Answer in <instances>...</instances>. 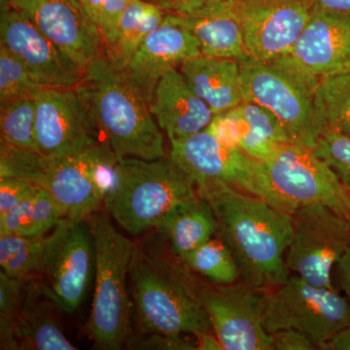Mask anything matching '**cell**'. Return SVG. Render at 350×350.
<instances>
[{
  "instance_id": "obj_13",
  "label": "cell",
  "mask_w": 350,
  "mask_h": 350,
  "mask_svg": "<svg viewBox=\"0 0 350 350\" xmlns=\"http://www.w3.org/2000/svg\"><path fill=\"white\" fill-rule=\"evenodd\" d=\"M268 64L314 94L322 80L350 71V16L314 9L293 47Z\"/></svg>"
},
{
  "instance_id": "obj_19",
  "label": "cell",
  "mask_w": 350,
  "mask_h": 350,
  "mask_svg": "<svg viewBox=\"0 0 350 350\" xmlns=\"http://www.w3.org/2000/svg\"><path fill=\"white\" fill-rule=\"evenodd\" d=\"M202 55L199 43L167 13L162 25L147 36L124 69L150 105L161 78L187 59Z\"/></svg>"
},
{
  "instance_id": "obj_17",
  "label": "cell",
  "mask_w": 350,
  "mask_h": 350,
  "mask_svg": "<svg viewBox=\"0 0 350 350\" xmlns=\"http://www.w3.org/2000/svg\"><path fill=\"white\" fill-rule=\"evenodd\" d=\"M10 5L27 15L83 71L107 55L100 27L79 0H11Z\"/></svg>"
},
{
  "instance_id": "obj_23",
  "label": "cell",
  "mask_w": 350,
  "mask_h": 350,
  "mask_svg": "<svg viewBox=\"0 0 350 350\" xmlns=\"http://www.w3.org/2000/svg\"><path fill=\"white\" fill-rule=\"evenodd\" d=\"M232 4L207 15H174V18L193 34L204 56L241 62L250 57L244 45L241 25L232 10Z\"/></svg>"
},
{
  "instance_id": "obj_39",
  "label": "cell",
  "mask_w": 350,
  "mask_h": 350,
  "mask_svg": "<svg viewBox=\"0 0 350 350\" xmlns=\"http://www.w3.org/2000/svg\"><path fill=\"white\" fill-rule=\"evenodd\" d=\"M133 0H103L100 31L107 43V54L116 42L120 18Z\"/></svg>"
},
{
  "instance_id": "obj_12",
  "label": "cell",
  "mask_w": 350,
  "mask_h": 350,
  "mask_svg": "<svg viewBox=\"0 0 350 350\" xmlns=\"http://www.w3.org/2000/svg\"><path fill=\"white\" fill-rule=\"evenodd\" d=\"M291 216L288 269L310 284L334 289L331 271L350 246V221L323 204L299 206Z\"/></svg>"
},
{
  "instance_id": "obj_21",
  "label": "cell",
  "mask_w": 350,
  "mask_h": 350,
  "mask_svg": "<svg viewBox=\"0 0 350 350\" xmlns=\"http://www.w3.org/2000/svg\"><path fill=\"white\" fill-rule=\"evenodd\" d=\"M150 108L170 142L206 130L214 117L213 110L191 90L177 68L161 78Z\"/></svg>"
},
{
  "instance_id": "obj_6",
  "label": "cell",
  "mask_w": 350,
  "mask_h": 350,
  "mask_svg": "<svg viewBox=\"0 0 350 350\" xmlns=\"http://www.w3.org/2000/svg\"><path fill=\"white\" fill-rule=\"evenodd\" d=\"M130 275L139 333L198 337L213 332L206 312L177 269L160 271L135 247Z\"/></svg>"
},
{
  "instance_id": "obj_28",
  "label": "cell",
  "mask_w": 350,
  "mask_h": 350,
  "mask_svg": "<svg viewBox=\"0 0 350 350\" xmlns=\"http://www.w3.org/2000/svg\"><path fill=\"white\" fill-rule=\"evenodd\" d=\"M47 237L0 236V267L6 275L31 280L43 278L42 257Z\"/></svg>"
},
{
  "instance_id": "obj_18",
  "label": "cell",
  "mask_w": 350,
  "mask_h": 350,
  "mask_svg": "<svg viewBox=\"0 0 350 350\" xmlns=\"http://www.w3.org/2000/svg\"><path fill=\"white\" fill-rule=\"evenodd\" d=\"M0 39V45L24 64L40 86L76 88L81 84L84 71L21 11L10 8L1 12Z\"/></svg>"
},
{
  "instance_id": "obj_36",
  "label": "cell",
  "mask_w": 350,
  "mask_h": 350,
  "mask_svg": "<svg viewBox=\"0 0 350 350\" xmlns=\"http://www.w3.org/2000/svg\"><path fill=\"white\" fill-rule=\"evenodd\" d=\"M125 345L130 349H197V344L183 340L181 336H169L157 333H139L138 335H131Z\"/></svg>"
},
{
  "instance_id": "obj_10",
  "label": "cell",
  "mask_w": 350,
  "mask_h": 350,
  "mask_svg": "<svg viewBox=\"0 0 350 350\" xmlns=\"http://www.w3.org/2000/svg\"><path fill=\"white\" fill-rule=\"evenodd\" d=\"M239 64L244 100L273 112L292 144L314 149L317 140L327 131L314 94L271 64L251 57Z\"/></svg>"
},
{
  "instance_id": "obj_7",
  "label": "cell",
  "mask_w": 350,
  "mask_h": 350,
  "mask_svg": "<svg viewBox=\"0 0 350 350\" xmlns=\"http://www.w3.org/2000/svg\"><path fill=\"white\" fill-rule=\"evenodd\" d=\"M170 158L192 178L196 187L231 186L288 213L271 188L264 163L241 149L223 144L206 130L170 142Z\"/></svg>"
},
{
  "instance_id": "obj_32",
  "label": "cell",
  "mask_w": 350,
  "mask_h": 350,
  "mask_svg": "<svg viewBox=\"0 0 350 350\" xmlns=\"http://www.w3.org/2000/svg\"><path fill=\"white\" fill-rule=\"evenodd\" d=\"M29 280L0 271V349H16L15 326Z\"/></svg>"
},
{
  "instance_id": "obj_47",
  "label": "cell",
  "mask_w": 350,
  "mask_h": 350,
  "mask_svg": "<svg viewBox=\"0 0 350 350\" xmlns=\"http://www.w3.org/2000/svg\"><path fill=\"white\" fill-rule=\"evenodd\" d=\"M11 0H0V8H1V12L8 10L11 8L10 5Z\"/></svg>"
},
{
  "instance_id": "obj_31",
  "label": "cell",
  "mask_w": 350,
  "mask_h": 350,
  "mask_svg": "<svg viewBox=\"0 0 350 350\" xmlns=\"http://www.w3.org/2000/svg\"><path fill=\"white\" fill-rule=\"evenodd\" d=\"M42 89L24 64L0 45V107L22 98H34Z\"/></svg>"
},
{
  "instance_id": "obj_33",
  "label": "cell",
  "mask_w": 350,
  "mask_h": 350,
  "mask_svg": "<svg viewBox=\"0 0 350 350\" xmlns=\"http://www.w3.org/2000/svg\"><path fill=\"white\" fill-rule=\"evenodd\" d=\"M313 150L350 190V138L338 131L327 130Z\"/></svg>"
},
{
  "instance_id": "obj_34",
  "label": "cell",
  "mask_w": 350,
  "mask_h": 350,
  "mask_svg": "<svg viewBox=\"0 0 350 350\" xmlns=\"http://www.w3.org/2000/svg\"><path fill=\"white\" fill-rule=\"evenodd\" d=\"M232 109L250 130L278 144H292L280 120L266 107L252 101L243 100Z\"/></svg>"
},
{
  "instance_id": "obj_15",
  "label": "cell",
  "mask_w": 350,
  "mask_h": 350,
  "mask_svg": "<svg viewBox=\"0 0 350 350\" xmlns=\"http://www.w3.org/2000/svg\"><path fill=\"white\" fill-rule=\"evenodd\" d=\"M310 0H234L248 57L269 63L289 52L312 18Z\"/></svg>"
},
{
  "instance_id": "obj_16",
  "label": "cell",
  "mask_w": 350,
  "mask_h": 350,
  "mask_svg": "<svg viewBox=\"0 0 350 350\" xmlns=\"http://www.w3.org/2000/svg\"><path fill=\"white\" fill-rule=\"evenodd\" d=\"M94 264V239L87 219H62L46 239L42 275L66 313L81 305Z\"/></svg>"
},
{
  "instance_id": "obj_29",
  "label": "cell",
  "mask_w": 350,
  "mask_h": 350,
  "mask_svg": "<svg viewBox=\"0 0 350 350\" xmlns=\"http://www.w3.org/2000/svg\"><path fill=\"white\" fill-rule=\"evenodd\" d=\"M314 98L327 130L350 138V71L322 80L315 90Z\"/></svg>"
},
{
  "instance_id": "obj_26",
  "label": "cell",
  "mask_w": 350,
  "mask_h": 350,
  "mask_svg": "<svg viewBox=\"0 0 350 350\" xmlns=\"http://www.w3.org/2000/svg\"><path fill=\"white\" fill-rule=\"evenodd\" d=\"M167 14L144 0L131 1L120 18L116 42L107 54L113 63L125 69L147 36L162 25Z\"/></svg>"
},
{
  "instance_id": "obj_11",
  "label": "cell",
  "mask_w": 350,
  "mask_h": 350,
  "mask_svg": "<svg viewBox=\"0 0 350 350\" xmlns=\"http://www.w3.org/2000/svg\"><path fill=\"white\" fill-rule=\"evenodd\" d=\"M262 163L273 192L290 215L299 206L323 204L350 221L349 189L313 149L280 144Z\"/></svg>"
},
{
  "instance_id": "obj_22",
  "label": "cell",
  "mask_w": 350,
  "mask_h": 350,
  "mask_svg": "<svg viewBox=\"0 0 350 350\" xmlns=\"http://www.w3.org/2000/svg\"><path fill=\"white\" fill-rule=\"evenodd\" d=\"M179 71L188 86L214 115L232 109L244 100L241 64L237 59L200 55L184 62Z\"/></svg>"
},
{
  "instance_id": "obj_38",
  "label": "cell",
  "mask_w": 350,
  "mask_h": 350,
  "mask_svg": "<svg viewBox=\"0 0 350 350\" xmlns=\"http://www.w3.org/2000/svg\"><path fill=\"white\" fill-rule=\"evenodd\" d=\"M38 187L23 177L0 178V214L5 213Z\"/></svg>"
},
{
  "instance_id": "obj_2",
  "label": "cell",
  "mask_w": 350,
  "mask_h": 350,
  "mask_svg": "<svg viewBox=\"0 0 350 350\" xmlns=\"http://www.w3.org/2000/svg\"><path fill=\"white\" fill-rule=\"evenodd\" d=\"M76 89L118 161L165 157L163 131L150 105L108 55L85 68L81 84Z\"/></svg>"
},
{
  "instance_id": "obj_35",
  "label": "cell",
  "mask_w": 350,
  "mask_h": 350,
  "mask_svg": "<svg viewBox=\"0 0 350 350\" xmlns=\"http://www.w3.org/2000/svg\"><path fill=\"white\" fill-rule=\"evenodd\" d=\"M167 13L178 16H202L231 6L234 0H144Z\"/></svg>"
},
{
  "instance_id": "obj_43",
  "label": "cell",
  "mask_w": 350,
  "mask_h": 350,
  "mask_svg": "<svg viewBox=\"0 0 350 350\" xmlns=\"http://www.w3.org/2000/svg\"><path fill=\"white\" fill-rule=\"evenodd\" d=\"M315 9L350 16V0H310Z\"/></svg>"
},
{
  "instance_id": "obj_45",
  "label": "cell",
  "mask_w": 350,
  "mask_h": 350,
  "mask_svg": "<svg viewBox=\"0 0 350 350\" xmlns=\"http://www.w3.org/2000/svg\"><path fill=\"white\" fill-rule=\"evenodd\" d=\"M79 1L89 14L90 17L100 27L101 17H103V0H79Z\"/></svg>"
},
{
  "instance_id": "obj_44",
  "label": "cell",
  "mask_w": 350,
  "mask_h": 350,
  "mask_svg": "<svg viewBox=\"0 0 350 350\" xmlns=\"http://www.w3.org/2000/svg\"><path fill=\"white\" fill-rule=\"evenodd\" d=\"M337 265L342 289L345 290L350 301V246L345 251Z\"/></svg>"
},
{
  "instance_id": "obj_30",
  "label": "cell",
  "mask_w": 350,
  "mask_h": 350,
  "mask_svg": "<svg viewBox=\"0 0 350 350\" xmlns=\"http://www.w3.org/2000/svg\"><path fill=\"white\" fill-rule=\"evenodd\" d=\"M36 105L34 98H22L0 107V131L2 142L38 152L34 135Z\"/></svg>"
},
{
  "instance_id": "obj_14",
  "label": "cell",
  "mask_w": 350,
  "mask_h": 350,
  "mask_svg": "<svg viewBox=\"0 0 350 350\" xmlns=\"http://www.w3.org/2000/svg\"><path fill=\"white\" fill-rule=\"evenodd\" d=\"M38 153L64 158L105 142L76 88H44L34 98Z\"/></svg>"
},
{
  "instance_id": "obj_46",
  "label": "cell",
  "mask_w": 350,
  "mask_h": 350,
  "mask_svg": "<svg viewBox=\"0 0 350 350\" xmlns=\"http://www.w3.org/2000/svg\"><path fill=\"white\" fill-rule=\"evenodd\" d=\"M197 338V349L200 350H223L217 337L213 332L202 334Z\"/></svg>"
},
{
  "instance_id": "obj_4",
  "label": "cell",
  "mask_w": 350,
  "mask_h": 350,
  "mask_svg": "<svg viewBox=\"0 0 350 350\" xmlns=\"http://www.w3.org/2000/svg\"><path fill=\"white\" fill-rule=\"evenodd\" d=\"M199 197L195 182L170 157L122 159L105 197L108 214L131 234L157 228L181 204Z\"/></svg>"
},
{
  "instance_id": "obj_3",
  "label": "cell",
  "mask_w": 350,
  "mask_h": 350,
  "mask_svg": "<svg viewBox=\"0 0 350 350\" xmlns=\"http://www.w3.org/2000/svg\"><path fill=\"white\" fill-rule=\"evenodd\" d=\"M118 159L105 142L64 158H47L0 140V178L23 177L52 196L64 218L100 211L116 177Z\"/></svg>"
},
{
  "instance_id": "obj_37",
  "label": "cell",
  "mask_w": 350,
  "mask_h": 350,
  "mask_svg": "<svg viewBox=\"0 0 350 350\" xmlns=\"http://www.w3.org/2000/svg\"><path fill=\"white\" fill-rule=\"evenodd\" d=\"M206 131L223 144L239 148L243 125V122L232 108L227 111L214 115L213 121L207 126Z\"/></svg>"
},
{
  "instance_id": "obj_8",
  "label": "cell",
  "mask_w": 350,
  "mask_h": 350,
  "mask_svg": "<svg viewBox=\"0 0 350 350\" xmlns=\"http://www.w3.org/2000/svg\"><path fill=\"white\" fill-rule=\"evenodd\" d=\"M206 312L213 333L224 350H273L271 334L264 325L267 291L239 282L207 284L176 268Z\"/></svg>"
},
{
  "instance_id": "obj_42",
  "label": "cell",
  "mask_w": 350,
  "mask_h": 350,
  "mask_svg": "<svg viewBox=\"0 0 350 350\" xmlns=\"http://www.w3.org/2000/svg\"><path fill=\"white\" fill-rule=\"evenodd\" d=\"M320 350H350V322L342 330L338 332Z\"/></svg>"
},
{
  "instance_id": "obj_25",
  "label": "cell",
  "mask_w": 350,
  "mask_h": 350,
  "mask_svg": "<svg viewBox=\"0 0 350 350\" xmlns=\"http://www.w3.org/2000/svg\"><path fill=\"white\" fill-rule=\"evenodd\" d=\"M64 218L56 200L38 186L19 204L0 215V230L6 234L45 236Z\"/></svg>"
},
{
  "instance_id": "obj_24",
  "label": "cell",
  "mask_w": 350,
  "mask_h": 350,
  "mask_svg": "<svg viewBox=\"0 0 350 350\" xmlns=\"http://www.w3.org/2000/svg\"><path fill=\"white\" fill-rule=\"evenodd\" d=\"M156 229L167 237L180 259L215 237L217 224L211 204L199 196L174 209Z\"/></svg>"
},
{
  "instance_id": "obj_27",
  "label": "cell",
  "mask_w": 350,
  "mask_h": 350,
  "mask_svg": "<svg viewBox=\"0 0 350 350\" xmlns=\"http://www.w3.org/2000/svg\"><path fill=\"white\" fill-rule=\"evenodd\" d=\"M186 268L211 283L230 285L241 280V273L231 250L218 237L180 258Z\"/></svg>"
},
{
  "instance_id": "obj_41",
  "label": "cell",
  "mask_w": 350,
  "mask_h": 350,
  "mask_svg": "<svg viewBox=\"0 0 350 350\" xmlns=\"http://www.w3.org/2000/svg\"><path fill=\"white\" fill-rule=\"evenodd\" d=\"M273 350H315L312 340L294 329H282L271 333Z\"/></svg>"
},
{
  "instance_id": "obj_9",
  "label": "cell",
  "mask_w": 350,
  "mask_h": 350,
  "mask_svg": "<svg viewBox=\"0 0 350 350\" xmlns=\"http://www.w3.org/2000/svg\"><path fill=\"white\" fill-rule=\"evenodd\" d=\"M350 322V301L335 289L317 287L296 275L266 293L264 325L303 333L317 349Z\"/></svg>"
},
{
  "instance_id": "obj_5",
  "label": "cell",
  "mask_w": 350,
  "mask_h": 350,
  "mask_svg": "<svg viewBox=\"0 0 350 350\" xmlns=\"http://www.w3.org/2000/svg\"><path fill=\"white\" fill-rule=\"evenodd\" d=\"M94 244L96 286L87 330L94 347L121 349L130 338L131 303L128 275L135 246L98 211L87 218Z\"/></svg>"
},
{
  "instance_id": "obj_20",
  "label": "cell",
  "mask_w": 350,
  "mask_h": 350,
  "mask_svg": "<svg viewBox=\"0 0 350 350\" xmlns=\"http://www.w3.org/2000/svg\"><path fill=\"white\" fill-rule=\"evenodd\" d=\"M62 312L63 306L43 278L29 280L16 322V349H77L64 335Z\"/></svg>"
},
{
  "instance_id": "obj_1",
  "label": "cell",
  "mask_w": 350,
  "mask_h": 350,
  "mask_svg": "<svg viewBox=\"0 0 350 350\" xmlns=\"http://www.w3.org/2000/svg\"><path fill=\"white\" fill-rule=\"evenodd\" d=\"M197 191L213 208L215 236L231 250L241 282L264 291L286 282L284 254L293 234L292 216L231 186H200Z\"/></svg>"
},
{
  "instance_id": "obj_40",
  "label": "cell",
  "mask_w": 350,
  "mask_h": 350,
  "mask_svg": "<svg viewBox=\"0 0 350 350\" xmlns=\"http://www.w3.org/2000/svg\"><path fill=\"white\" fill-rule=\"evenodd\" d=\"M243 133L239 142V148L248 156L256 159L260 162H265L273 155L278 148V142L260 135L256 131L250 130L244 124Z\"/></svg>"
}]
</instances>
